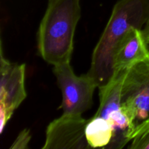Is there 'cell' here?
Listing matches in <instances>:
<instances>
[{
    "mask_svg": "<svg viewBox=\"0 0 149 149\" xmlns=\"http://www.w3.org/2000/svg\"><path fill=\"white\" fill-rule=\"evenodd\" d=\"M149 18V0H119L93 50L88 73L99 87L113 75V55L131 28L142 29Z\"/></svg>",
    "mask_w": 149,
    "mask_h": 149,
    "instance_id": "6da1fadb",
    "label": "cell"
},
{
    "mask_svg": "<svg viewBox=\"0 0 149 149\" xmlns=\"http://www.w3.org/2000/svg\"><path fill=\"white\" fill-rule=\"evenodd\" d=\"M80 0H49L37 34L38 52L53 66L71 63Z\"/></svg>",
    "mask_w": 149,
    "mask_h": 149,
    "instance_id": "7a4b0ae2",
    "label": "cell"
},
{
    "mask_svg": "<svg viewBox=\"0 0 149 149\" xmlns=\"http://www.w3.org/2000/svg\"><path fill=\"white\" fill-rule=\"evenodd\" d=\"M121 102L130 119L132 141L149 130V55L127 69Z\"/></svg>",
    "mask_w": 149,
    "mask_h": 149,
    "instance_id": "3957f363",
    "label": "cell"
},
{
    "mask_svg": "<svg viewBox=\"0 0 149 149\" xmlns=\"http://www.w3.org/2000/svg\"><path fill=\"white\" fill-rule=\"evenodd\" d=\"M54 74L62 93L61 109L63 113L82 115L91 108L97 84L88 74L77 76L71 63L53 66Z\"/></svg>",
    "mask_w": 149,
    "mask_h": 149,
    "instance_id": "277c9868",
    "label": "cell"
},
{
    "mask_svg": "<svg viewBox=\"0 0 149 149\" xmlns=\"http://www.w3.org/2000/svg\"><path fill=\"white\" fill-rule=\"evenodd\" d=\"M88 119L82 115L63 113L47 127L43 149H89L85 135Z\"/></svg>",
    "mask_w": 149,
    "mask_h": 149,
    "instance_id": "5b68a950",
    "label": "cell"
},
{
    "mask_svg": "<svg viewBox=\"0 0 149 149\" xmlns=\"http://www.w3.org/2000/svg\"><path fill=\"white\" fill-rule=\"evenodd\" d=\"M0 103L15 111L26 99V65L10 62L3 54L2 42L0 53Z\"/></svg>",
    "mask_w": 149,
    "mask_h": 149,
    "instance_id": "8992f818",
    "label": "cell"
},
{
    "mask_svg": "<svg viewBox=\"0 0 149 149\" xmlns=\"http://www.w3.org/2000/svg\"><path fill=\"white\" fill-rule=\"evenodd\" d=\"M142 29L131 28L119 44L113 55L114 72L127 69L149 55L148 44Z\"/></svg>",
    "mask_w": 149,
    "mask_h": 149,
    "instance_id": "52a82bcc",
    "label": "cell"
},
{
    "mask_svg": "<svg viewBox=\"0 0 149 149\" xmlns=\"http://www.w3.org/2000/svg\"><path fill=\"white\" fill-rule=\"evenodd\" d=\"M85 135L91 148H107L113 138V127L109 120L95 115L88 119Z\"/></svg>",
    "mask_w": 149,
    "mask_h": 149,
    "instance_id": "ba28073f",
    "label": "cell"
},
{
    "mask_svg": "<svg viewBox=\"0 0 149 149\" xmlns=\"http://www.w3.org/2000/svg\"><path fill=\"white\" fill-rule=\"evenodd\" d=\"M30 131L27 129L22 130L19 133L15 141L11 146V149H27L29 148V143L31 141Z\"/></svg>",
    "mask_w": 149,
    "mask_h": 149,
    "instance_id": "9c48e42d",
    "label": "cell"
},
{
    "mask_svg": "<svg viewBox=\"0 0 149 149\" xmlns=\"http://www.w3.org/2000/svg\"><path fill=\"white\" fill-rule=\"evenodd\" d=\"M129 146L130 149H149V130L134 138Z\"/></svg>",
    "mask_w": 149,
    "mask_h": 149,
    "instance_id": "30bf717a",
    "label": "cell"
},
{
    "mask_svg": "<svg viewBox=\"0 0 149 149\" xmlns=\"http://www.w3.org/2000/svg\"><path fill=\"white\" fill-rule=\"evenodd\" d=\"M14 111L9 109L2 103H0V133L4 132V128L11 119Z\"/></svg>",
    "mask_w": 149,
    "mask_h": 149,
    "instance_id": "8fae6325",
    "label": "cell"
},
{
    "mask_svg": "<svg viewBox=\"0 0 149 149\" xmlns=\"http://www.w3.org/2000/svg\"><path fill=\"white\" fill-rule=\"evenodd\" d=\"M144 37H145L146 41L147 43L149 45V18L147 20L146 23L144 26V28L142 29Z\"/></svg>",
    "mask_w": 149,
    "mask_h": 149,
    "instance_id": "7c38bea8",
    "label": "cell"
}]
</instances>
